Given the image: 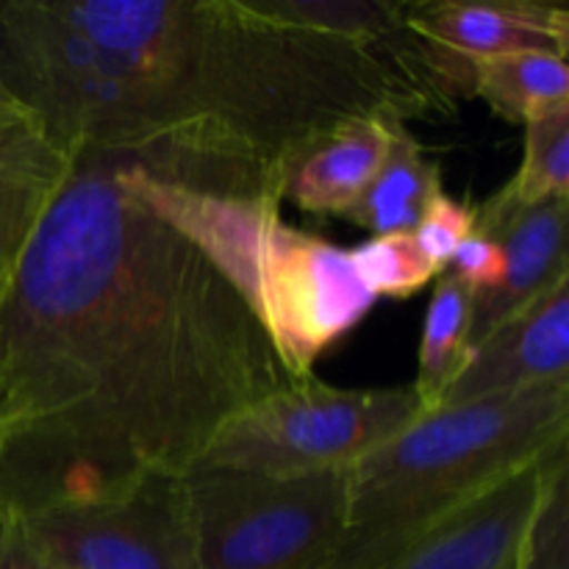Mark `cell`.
<instances>
[{
  "label": "cell",
  "instance_id": "cell-13",
  "mask_svg": "<svg viewBox=\"0 0 569 569\" xmlns=\"http://www.w3.org/2000/svg\"><path fill=\"white\" fill-rule=\"evenodd\" d=\"M395 117H356L311 144L283 183V198L309 214H348L381 170Z\"/></svg>",
  "mask_w": 569,
  "mask_h": 569
},
{
  "label": "cell",
  "instance_id": "cell-7",
  "mask_svg": "<svg viewBox=\"0 0 569 569\" xmlns=\"http://www.w3.org/2000/svg\"><path fill=\"white\" fill-rule=\"evenodd\" d=\"M22 522L59 569H203L183 478H148L122 498Z\"/></svg>",
  "mask_w": 569,
  "mask_h": 569
},
{
  "label": "cell",
  "instance_id": "cell-15",
  "mask_svg": "<svg viewBox=\"0 0 569 569\" xmlns=\"http://www.w3.org/2000/svg\"><path fill=\"white\" fill-rule=\"evenodd\" d=\"M472 94L509 122H531L533 117L569 103L567 59L545 50L489 56L472 72Z\"/></svg>",
  "mask_w": 569,
  "mask_h": 569
},
{
  "label": "cell",
  "instance_id": "cell-6",
  "mask_svg": "<svg viewBox=\"0 0 569 569\" xmlns=\"http://www.w3.org/2000/svg\"><path fill=\"white\" fill-rule=\"evenodd\" d=\"M422 415L415 387L342 389L289 381L233 417L198 467L309 476L350 470Z\"/></svg>",
  "mask_w": 569,
  "mask_h": 569
},
{
  "label": "cell",
  "instance_id": "cell-16",
  "mask_svg": "<svg viewBox=\"0 0 569 569\" xmlns=\"http://www.w3.org/2000/svg\"><path fill=\"white\" fill-rule=\"evenodd\" d=\"M472 303H476V292L467 283H461L453 272H439L426 322H422L417 381L411 383L420 398L422 415L437 409L439 395L445 392L465 359Z\"/></svg>",
  "mask_w": 569,
  "mask_h": 569
},
{
  "label": "cell",
  "instance_id": "cell-20",
  "mask_svg": "<svg viewBox=\"0 0 569 569\" xmlns=\"http://www.w3.org/2000/svg\"><path fill=\"white\" fill-rule=\"evenodd\" d=\"M503 248H500L495 239L472 231L470 237L456 248L453 259L448 261L445 270L453 272L461 283H467L472 292L481 295L489 292L492 287H498V281L503 278Z\"/></svg>",
  "mask_w": 569,
  "mask_h": 569
},
{
  "label": "cell",
  "instance_id": "cell-22",
  "mask_svg": "<svg viewBox=\"0 0 569 569\" xmlns=\"http://www.w3.org/2000/svg\"><path fill=\"white\" fill-rule=\"evenodd\" d=\"M3 272H6V270H0V276H3Z\"/></svg>",
  "mask_w": 569,
  "mask_h": 569
},
{
  "label": "cell",
  "instance_id": "cell-12",
  "mask_svg": "<svg viewBox=\"0 0 569 569\" xmlns=\"http://www.w3.org/2000/svg\"><path fill=\"white\" fill-rule=\"evenodd\" d=\"M567 200L522 209L498 231L495 242L503 248V278L489 292L476 295L467 331V350L489 331L526 309L559 278L569 276L567 264ZM465 350V353H467Z\"/></svg>",
  "mask_w": 569,
  "mask_h": 569
},
{
  "label": "cell",
  "instance_id": "cell-4",
  "mask_svg": "<svg viewBox=\"0 0 569 569\" xmlns=\"http://www.w3.org/2000/svg\"><path fill=\"white\" fill-rule=\"evenodd\" d=\"M126 181L231 283L292 381L315 376L317 359L376 306L348 250L289 226L276 200L187 187L131 161Z\"/></svg>",
  "mask_w": 569,
  "mask_h": 569
},
{
  "label": "cell",
  "instance_id": "cell-8",
  "mask_svg": "<svg viewBox=\"0 0 569 569\" xmlns=\"http://www.w3.org/2000/svg\"><path fill=\"white\" fill-rule=\"evenodd\" d=\"M428 89L448 109L472 94L481 59L545 50L567 59L569 11L531 0H420L403 6Z\"/></svg>",
  "mask_w": 569,
  "mask_h": 569
},
{
  "label": "cell",
  "instance_id": "cell-3",
  "mask_svg": "<svg viewBox=\"0 0 569 569\" xmlns=\"http://www.w3.org/2000/svg\"><path fill=\"white\" fill-rule=\"evenodd\" d=\"M569 381L417 417L348 470L331 569H381L417 537L567 442Z\"/></svg>",
  "mask_w": 569,
  "mask_h": 569
},
{
  "label": "cell",
  "instance_id": "cell-1",
  "mask_svg": "<svg viewBox=\"0 0 569 569\" xmlns=\"http://www.w3.org/2000/svg\"><path fill=\"white\" fill-rule=\"evenodd\" d=\"M289 381L231 283L128 187L126 159L76 153L0 276V511L189 476Z\"/></svg>",
  "mask_w": 569,
  "mask_h": 569
},
{
  "label": "cell",
  "instance_id": "cell-17",
  "mask_svg": "<svg viewBox=\"0 0 569 569\" xmlns=\"http://www.w3.org/2000/svg\"><path fill=\"white\" fill-rule=\"evenodd\" d=\"M515 569H569V456L567 442L548 453L537 498L517 539Z\"/></svg>",
  "mask_w": 569,
  "mask_h": 569
},
{
  "label": "cell",
  "instance_id": "cell-21",
  "mask_svg": "<svg viewBox=\"0 0 569 569\" xmlns=\"http://www.w3.org/2000/svg\"><path fill=\"white\" fill-rule=\"evenodd\" d=\"M0 569H59L28 533L22 517L0 511Z\"/></svg>",
  "mask_w": 569,
  "mask_h": 569
},
{
  "label": "cell",
  "instance_id": "cell-11",
  "mask_svg": "<svg viewBox=\"0 0 569 569\" xmlns=\"http://www.w3.org/2000/svg\"><path fill=\"white\" fill-rule=\"evenodd\" d=\"M76 167L28 106L0 83V270H9Z\"/></svg>",
  "mask_w": 569,
  "mask_h": 569
},
{
  "label": "cell",
  "instance_id": "cell-10",
  "mask_svg": "<svg viewBox=\"0 0 569 569\" xmlns=\"http://www.w3.org/2000/svg\"><path fill=\"white\" fill-rule=\"evenodd\" d=\"M545 459L439 520L381 569H515L517 539L537 498Z\"/></svg>",
  "mask_w": 569,
  "mask_h": 569
},
{
  "label": "cell",
  "instance_id": "cell-14",
  "mask_svg": "<svg viewBox=\"0 0 569 569\" xmlns=\"http://www.w3.org/2000/svg\"><path fill=\"white\" fill-rule=\"evenodd\" d=\"M439 189L442 181L437 161L428 159L409 126L398 122L381 170L345 217L356 226L370 228L372 237L415 231L428 200Z\"/></svg>",
  "mask_w": 569,
  "mask_h": 569
},
{
  "label": "cell",
  "instance_id": "cell-2",
  "mask_svg": "<svg viewBox=\"0 0 569 569\" xmlns=\"http://www.w3.org/2000/svg\"><path fill=\"white\" fill-rule=\"evenodd\" d=\"M0 83L70 153L276 203L342 122L439 109L378 50L242 0H0Z\"/></svg>",
  "mask_w": 569,
  "mask_h": 569
},
{
  "label": "cell",
  "instance_id": "cell-18",
  "mask_svg": "<svg viewBox=\"0 0 569 569\" xmlns=\"http://www.w3.org/2000/svg\"><path fill=\"white\" fill-rule=\"evenodd\" d=\"M348 259L361 287L376 298H411L439 276L437 267L422 256L411 231L367 239L359 248L348 250Z\"/></svg>",
  "mask_w": 569,
  "mask_h": 569
},
{
  "label": "cell",
  "instance_id": "cell-19",
  "mask_svg": "<svg viewBox=\"0 0 569 569\" xmlns=\"http://www.w3.org/2000/svg\"><path fill=\"white\" fill-rule=\"evenodd\" d=\"M472 231H476V209L461 203V200L450 198L445 189H439V192L428 200L426 211H422L420 222H417V228L411 233H415L422 256H426L439 272H445L448 261L453 259L456 248H459Z\"/></svg>",
  "mask_w": 569,
  "mask_h": 569
},
{
  "label": "cell",
  "instance_id": "cell-9",
  "mask_svg": "<svg viewBox=\"0 0 569 569\" xmlns=\"http://www.w3.org/2000/svg\"><path fill=\"white\" fill-rule=\"evenodd\" d=\"M561 381H569V276L467 350L437 409Z\"/></svg>",
  "mask_w": 569,
  "mask_h": 569
},
{
  "label": "cell",
  "instance_id": "cell-5",
  "mask_svg": "<svg viewBox=\"0 0 569 569\" xmlns=\"http://www.w3.org/2000/svg\"><path fill=\"white\" fill-rule=\"evenodd\" d=\"M187 483L203 569H331L348 470L309 476L194 467Z\"/></svg>",
  "mask_w": 569,
  "mask_h": 569
}]
</instances>
